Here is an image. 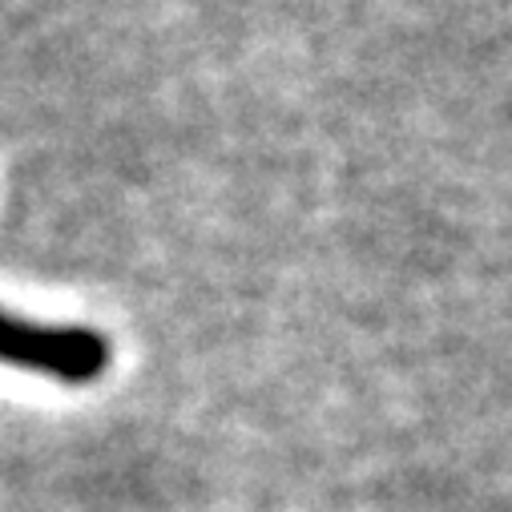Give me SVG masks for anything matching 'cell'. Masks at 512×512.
I'll use <instances>...</instances> for the list:
<instances>
[{"mask_svg": "<svg viewBox=\"0 0 512 512\" xmlns=\"http://www.w3.org/2000/svg\"><path fill=\"white\" fill-rule=\"evenodd\" d=\"M0 363L41 371L65 383H89L109 367V343L85 327H49L25 323L0 311Z\"/></svg>", "mask_w": 512, "mask_h": 512, "instance_id": "obj_1", "label": "cell"}]
</instances>
